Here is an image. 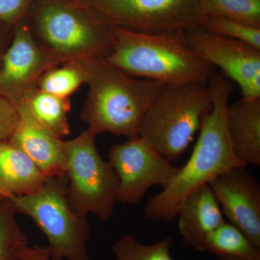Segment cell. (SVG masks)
<instances>
[{
	"mask_svg": "<svg viewBox=\"0 0 260 260\" xmlns=\"http://www.w3.org/2000/svg\"><path fill=\"white\" fill-rule=\"evenodd\" d=\"M208 87L213 97V108L203 120L198 141L185 165L158 194L145 205V218L166 223L174 220L186 197L200 186L235 167H246L233 151L226 124V109L233 92L232 82L215 71Z\"/></svg>",
	"mask_w": 260,
	"mask_h": 260,
	"instance_id": "6da1fadb",
	"label": "cell"
},
{
	"mask_svg": "<svg viewBox=\"0 0 260 260\" xmlns=\"http://www.w3.org/2000/svg\"><path fill=\"white\" fill-rule=\"evenodd\" d=\"M88 71V93L80 119L95 135L139 136L140 126L161 83L136 79L102 58L83 59Z\"/></svg>",
	"mask_w": 260,
	"mask_h": 260,
	"instance_id": "7a4b0ae2",
	"label": "cell"
},
{
	"mask_svg": "<svg viewBox=\"0 0 260 260\" xmlns=\"http://www.w3.org/2000/svg\"><path fill=\"white\" fill-rule=\"evenodd\" d=\"M114 28L109 64L133 78L162 84L207 83L214 67L189 47L184 31L143 34Z\"/></svg>",
	"mask_w": 260,
	"mask_h": 260,
	"instance_id": "3957f363",
	"label": "cell"
},
{
	"mask_svg": "<svg viewBox=\"0 0 260 260\" xmlns=\"http://www.w3.org/2000/svg\"><path fill=\"white\" fill-rule=\"evenodd\" d=\"M26 21L38 44L63 63L105 59L114 42V27L74 0H38Z\"/></svg>",
	"mask_w": 260,
	"mask_h": 260,
	"instance_id": "277c9868",
	"label": "cell"
},
{
	"mask_svg": "<svg viewBox=\"0 0 260 260\" xmlns=\"http://www.w3.org/2000/svg\"><path fill=\"white\" fill-rule=\"evenodd\" d=\"M212 108L208 83L164 84L145 112L139 136L174 161L189 148Z\"/></svg>",
	"mask_w": 260,
	"mask_h": 260,
	"instance_id": "5b68a950",
	"label": "cell"
},
{
	"mask_svg": "<svg viewBox=\"0 0 260 260\" xmlns=\"http://www.w3.org/2000/svg\"><path fill=\"white\" fill-rule=\"evenodd\" d=\"M66 176L47 177L44 186L26 196L9 199L16 213L30 217L45 235L53 260H91L87 244L90 224L86 217L72 209L68 201Z\"/></svg>",
	"mask_w": 260,
	"mask_h": 260,
	"instance_id": "8992f818",
	"label": "cell"
},
{
	"mask_svg": "<svg viewBox=\"0 0 260 260\" xmlns=\"http://www.w3.org/2000/svg\"><path fill=\"white\" fill-rule=\"evenodd\" d=\"M95 138L87 129L64 142L67 192L75 213L84 217L93 214L106 221L118 202L119 181L111 164L98 151Z\"/></svg>",
	"mask_w": 260,
	"mask_h": 260,
	"instance_id": "52a82bcc",
	"label": "cell"
},
{
	"mask_svg": "<svg viewBox=\"0 0 260 260\" xmlns=\"http://www.w3.org/2000/svg\"><path fill=\"white\" fill-rule=\"evenodd\" d=\"M115 28L143 34L182 32L204 25L198 0H74Z\"/></svg>",
	"mask_w": 260,
	"mask_h": 260,
	"instance_id": "ba28073f",
	"label": "cell"
},
{
	"mask_svg": "<svg viewBox=\"0 0 260 260\" xmlns=\"http://www.w3.org/2000/svg\"><path fill=\"white\" fill-rule=\"evenodd\" d=\"M108 158L119 181L117 200L123 204H138L153 186L164 189L180 169L140 136L113 145Z\"/></svg>",
	"mask_w": 260,
	"mask_h": 260,
	"instance_id": "9c48e42d",
	"label": "cell"
},
{
	"mask_svg": "<svg viewBox=\"0 0 260 260\" xmlns=\"http://www.w3.org/2000/svg\"><path fill=\"white\" fill-rule=\"evenodd\" d=\"M189 47L218 67L241 88L243 98H260V50L245 43L215 35L202 28L184 31Z\"/></svg>",
	"mask_w": 260,
	"mask_h": 260,
	"instance_id": "30bf717a",
	"label": "cell"
},
{
	"mask_svg": "<svg viewBox=\"0 0 260 260\" xmlns=\"http://www.w3.org/2000/svg\"><path fill=\"white\" fill-rule=\"evenodd\" d=\"M63 64L32 36L26 20L13 27V34L0 65V95L18 106L25 93L37 86L49 68Z\"/></svg>",
	"mask_w": 260,
	"mask_h": 260,
	"instance_id": "8fae6325",
	"label": "cell"
},
{
	"mask_svg": "<svg viewBox=\"0 0 260 260\" xmlns=\"http://www.w3.org/2000/svg\"><path fill=\"white\" fill-rule=\"evenodd\" d=\"M245 168H231L208 184L229 223L260 248V184Z\"/></svg>",
	"mask_w": 260,
	"mask_h": 260,
	"instance_id": "7c38bea8",
	"label": "cell"
},
{
	"mask_svg": "<svg viewBox=\"0 0 260 260\" xmlns=\"http://www.w3.org/2000/svg\"><path fill=\"white\" fill-rule=\"evenodd\" d=\"M17 109L18 120L8 141L27 154L46 177L65 175L64 141L39 124L23 102Z\"/></svg>",
	"mask_w": 260,
	"mask_h": 260,
	"instance_id": "4fadbf2b",
	"label": "cell"
},
{
	"mask_svg": "<svg viewBox=\"0 0 260 260\" xmlns=\"http://www.w3.org/2000/svg\"><path fill=\"white\" fill-rule=\"evenodd\" d=\"M223 215L209 184L200 186L188 195L177 213L179 234L184 247L204 251L206 239L225 223Z\"/></svg>",
	"mask_w": 260,
	"mask_h": 260,
	"instance_id": "5bb4252c",
	"label": "cell"
},
{
	"mask_svg": "<svg viewBox=\"0 0 260 260\" xmlns=\"http://www.w3.org/2000/svg\"><path fill=\"white\" fill-rule=\"evenodd\" d=\"M226 124L236 157L244 165L260 167V98L228 105Z\"/></svg>",
	"mask_w": 260,
	"mask_h": 260,
	"instance_id": "9a60e30c",
	"label": "cell"
},
{
	"mask_svg": "<svg viewBox=\"0 0 260 260\" xmlns=\"http://www.w3.org/2000/svg\"><path fill=\"white\" fill-rule=\"evenodd\" d=\"M47 177L27 154L7 140L0 141V197L26 196L40 190Z\"/></svg>",
	"mask_w": 260,
	"mask_h": 260,
	"instance_id": "2e32d148",
	"label": "cell"
},
{
	"mask_svg": "<svg viewBox=\"0 0 260 260\" xmlns=\"http://www.w3.org/2000/svg\"><path fill=\"white\" fill-rule=\"evenodd\" d=\"M34 119L59 138L70 133L68 114L71 108L70 99H62L43 91L37 86L28 90L21 102Z\"/></svg>",
	"mask_w": 260,
	"mask_h": 260,
	"instance_id": "e0dca14e",
	"label": "cell"
},
{
	"mask_svg": "<svg viewBox=\"0 0 260 260\" xmlns=\"http://www.w3.org/2000/svg\"><path fill=\"white\" fill-rule=\"evenodd\" d=\"M205 251L221 260H260V248L240 229L226 221L206 239Z\"/></svg>",
	"mask_w": 260,
	"mask_h": 260,
	"instance_id": "ac0fdd59",
	"label": "cell"
},
{
	"mask_svg": "<svg viewBox=\"0 0 260 260\" xmlns=\"http://www.w3.org/2000/svg\"><path fill=\"white\" fill-rule=\"evenodd\" d=\"M88 71L83 59L72 60L49 68L39 78L37 87L43 91L62 99H69L83 84Z\"/></svg>",
	"mask_w": 260,
	"mask_h": 260,
	"instance_id": "d6986e66",
	"label": "cell"
},
{
	"mask_svg": "<svg viewBox=\"0 0 260 260\" xmlns=\"http://www.w3.org/2000/svg\"><path fill=\"white\" fill-rule=\"evenodd\" d=\"M206 17L228 19L260 28V0H198Z\"/></svg>",
	"mask_w": 260,
	"mask_h": 260,
	"instance_id": "ffe728a7",
	"label": "cell"
},
{
	"mask_svg": "<svg viewBox=\"0 0 260 260\" xmlns=\"http://www.w3.org/2000/svg\"><path fill=\"white\" fill-rule=\"evenodd\" d=\"M173 244L172 237L155 244H145L127 234L114 243L112 251L116 260H174L170 252Z\"/></svg>",
	"mask_w": 260,
	"mask_h": 260,
	"instance_id": "44dd1931",
	"label": "cell"
},
{
	"mask_svg": "<svg viewBox=\"0 0 260 260\" xmlns=\"http://www.w3.org/2000/svg\"><path fill=\"white\" fill-rule=\"evenodd\" d=\"M9 199L0 201V260H18V251L28 245V238L15 219Z\"/></svg>",
	"mask_w": 260,
	"mask_h": 260,
	"instance_id": "7402d4cb",
	"label": "cell"
},
{
	"mask_svg": "<svg viewBox=\"0 0 260 260\" xmlns=\"http://www.w3.org/2000/svg\"><path fill=\"white\" fill-rule=\"evenodd\" d=\"M202 28L227 39L249 44L260 50V28L217 17H206Z\"/></svg>",
	"mask_w": 260,
	"mask_h": 260,
	"instance_id": "603a6c76",
	"label": "cell"
},
{
	"mask_svg": "<svg viewBox=\"0 0 260 260\" xmlns=\"http://www.w3.org/2000/svg\"><path fill=\"white\" fill-rule=\"evenodd\" d=\"M38 0H0V21L11 27L24 21Z\"/></svg>",
	"mask_w": 260,
	"mask_h": 260,
	"instance_id": "cb8c5ba5",
	"label": "cell"
},
{
	"mask_svg": "<svg viewBox=\"0 0 260 260\" xmlns=\"http://www.w3.org/2000/svg\"><path fill=\"white\" fill-rule=\"evenodd\" d=\"M17 106L0 95V141L8 140L18 120Z\"/></svg>",
	"mask_w": 260,
	"mask_h": 260,
	"instance_id": "d4e9b609",
	"label": "cell"
},
{
	"mask_svg": "<svg viewBox=\"0 0 260 260\" xmlns=\"http://www.w3.org/2000/svg\"><path fill=\"white\" fill-rule=\"evenodd\" d=\"M17 254L18 260H53L47 246L27 245L21 248Z\"/></svg>",
	"mask_w": 260,
	"mask_h": 260,
	"instance_id": "484cf974",
	"label": "cell"
},
{
	"mask_svg": "<svg viewBox=\"0 0 260 260\" xmlns=\"http://www.w3.org/2000/svg\"><path fill=\"white\" fill-rule=\"evenodd\" d=\"M13 34V27L0 21V65L3 55L11 42Z\"/></svg>",
	"mask_w": 260,
	"mask_h": 260,
	"instance_id": "4316f807",
	"label": "cell"
},
{
	"mask_svg": "<svg viewBox=\"0 0 260 260\" xmlns=\"http://www.w3.org/2000/svg\"><path fill=\"white\" fill-rule=\"evenodd\" d=\"M2 200H3V198H1V197H0V201H1Z\"/></svg>",
	"mask_w": 260,
	"mask_h": 260,
	"instance_id": "83f0119b",
	"label": "cell"
}]
</instances>
